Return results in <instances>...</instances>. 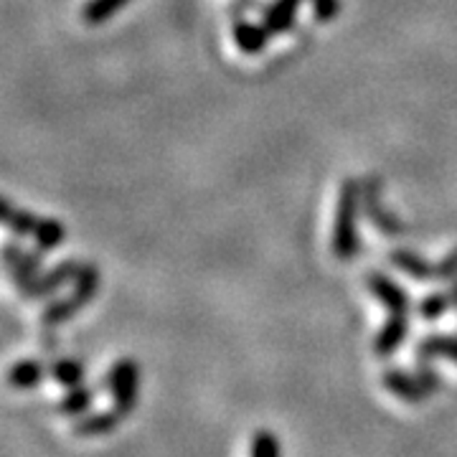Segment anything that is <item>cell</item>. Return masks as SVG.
Returning a JSON list of instances; mask_svg holds the SVG:
<instances>
[{
	"instance_id": "cell-1",
	"label": "cell",
	"mask_w": 457,
	"mask_h": 457,
	"mask_svg": "<svg viewBox=\"0 0 457 457\" xmlns=\"http://www.w3.org/2000/svg\"><path fill=\"white\" fill-rule=\"evenodd\" d=\"M363 198V183L356 179H345L341 183L336 221H333V239L330 249L338 262L356 260L359 254V204Z\"/></svg>"
},
{
	"instance_id": "cell-2",
	"label": "cell",
	"mask_w": 457,
	"mask_h": 457,
	"mask_svg": "<svg viewBox=\"0 0 457 457\" xmlns=\"http://www.w3.org/2000/svg\"><path fill=\"white\" fill-rule=\"evenodd\" d=\"M107 389L112 394V407L125 417L137 407V389H140V366L135 359L114 361L107 374Z\"/></svg>"
},
{
	"instance_id": "cell-3",
	"label": "cell",
	"mask_w": 457,
	"mask_h": 457,
	"mask_svg": "<svg viewBox=\"0 0 457 457\" xmlns=\"http://www.w3.org/2000/svg\"><path fill=\"white\" fill-rule=\"evenodd\" d=\"M44 260L46 254L33 249V252H23L16 245L3 246V262H5V270L13 279V285L18 287V293L26 295L31 290V285L36 282L38 275H44Z\"/></svg>"
},
{
	"instance_id": "cell-4",
	"label": "cell",
	"mask_w": 457,
	"mask_h": 457,
	"mask_svg": "<svg viewBox=\"0 0 457 457\" xmlns=\"http://www.w3.org/2000/svg\"><path fill=\"white\" fill-rule=\"evenodd\" d=\"M363 212H366V219L374 224V228L381 234V237H402L404 231V224L399 221V216L384 206L381 201V180L378 179H366L363 180Z\"/></svg>"
},
{
	"instance_id": "cell-5",
	"label": "cell",
	"mask_w": 457,
	"mask_h": 457,
	"mask_svg": "<svg viewBox=\"0 0 457 457\" xmlns=\"http://www.w3.org/2000/svg\"><path fill=\"white\" fill-rule=\"evenodd\" d=\"M366 285H369V290L374 295L376 300L386 308L389 315H409L411 311V297L409 293L399 285V282H394L389 275H384V272H378V270H371L369 275H366Z\"/></svg>"
},
{
	"instance_id": "cell-6",
	"label": "cell",
	"mask_w": 457,
	"mask_h": 457,
	"mask_svg": "<svg viewBox=\"0 0 457 457\" xmlns=\"http://www.w3.org/2000/svg\"><path fill=\"white\" fill-rule=\"evenodd\" d=\"M381 386L386 392H392L404 404H422V402L429 399V394L425 392L422 381L417 378L414 371H407V369H396V366L386 369L381 374Z\"/></svg>"
},
{
	"instance_id": "cell-7",
	"label": "cell",
	"mask_w": 457,
	"mask_h": 457,
	"mask_svg": "<svg viewBox=\"0 0 457 457\" xmlns=\"http://www.w3.org/2000/svg\"><path fill=\"white\" fill-rule=\"evenodd\" d=\"M409 315H389L386 320H384V326L378 328V333H376L374 338V353L376 359L386 361L392 359L394 353L404 345L409 336Z\"/></svg>"
},
{
	"instance_id": "cell-8",
	"label": "cell",
	"mask_w": 457,
	"mask_h": 457,
	"mask_svg": "<svg viewBox=\"0 0 457 457\" xmlns=\"http://www.w3.org/2000/svg\"><path fill=\"white\" fill-rule=\"evenodd\" d=\"M79 267H82V262L77 260H64L62 264L51 267L49 272H44V275L36 278V282L31 285V290L23 295V297H26V300H44V297H51L59 287H64L66 282H74Z\"/></svg>"
},
{
	"instance_id": "cell-9",
	"label": "cell",
	"mask_w": 457,
	"mask_h": 457,
	"mask_svg": "<svg viewBox=\"0 0 457 457\" xmlns=\"http://www.w3.org/2000/svg\"><path fill=\"white\" fill-rule=\"evenodd\" d=\"M389 262L399 272H404L414 282H437V262L425 260L420 252L407 249V246H396L389 252Z\"/></svg>"
},
{
	"instance_id": "cell-10",
	"label": "cell",
	"mask_w": 457,
	"mask_h": 457,
	"mask_svg": "<svg viewBox=\"0 0 457 457\" xmlns=\"http://www.w3.org/2000/svg\"><path fill=\"white\" fill-rule=\"evenodd\" d=\"M122 420H125V414L117 411L114 407L110 411H87V414L74 420L71 435L74 437H84V440H89V437H104V435L114 432Z\"/></svg>"
},
{
	"instance_id": "cell-11",
	"label": "cell",
	"mask_w": 457,
	"mask_h": 457,
	"mask_svg": "<svg viewBox=\"0 0 457 457\" xmlns=\"http://www.w3.org/2000/svg\"><path fill=\"white\" fill-rule=\"evenodd\" d=\"M231 36H234L237 49L246 56H260L262 51L270 46V38H272V33L264 23H252V21H234Z\"/></svg>"
},
{
	"instance_id": "cell-12",
	"label": "cell",
	"mask_w": 457,
	"mask_h": 457,
	"mask_svg": "<svg viewBox=\"0 0 457 457\" xmlns=\"http://www.w3.org/2000/svg\"><path fill=\"white\" fill-rule=\"evenodd\" d=\"M447 359L457 363V333H429L414 348V361Z\"/></svg>"
},
{
	"instance_id": "cell-13",
	"label": "cell",
	"mask_w": 457,
	"mask_h": 457,
	"mask_svg": "<svg viewBox=\"0 0 457 457\" xmlns=\"http://www.w3.org/2000/svg\"><path fill=\"white\" fill-rule=\"evenodd\" d=\"M300 3H305V0H272V3L262 11V23L270 29L272 36L290 33L295 26V18H297Z\"/></svg>"
},
{
	"instance_id": "cell-14",
	"label": "cell",
	"mask_w": 457,
	"mask_h": 457,
	"mask_svg": "<svg viewBox=\"0 0 457 457\" xmlns=\"http://www.w3.org/2000/svg\"><path fill=\"white\" fill-rule=\"evenodd\" d=\"M46 376H51V369L38 359H26L18 361L16 366H11L8 371V384L13 389H33L38 386Z\"/></svg>"
},
{
	"instance_id": "cell-15",
	"label": "cell",
	"mask_w": 457,
	"mask_h": 457,
	"mask_svg": "<svg viewBox=\"0 0 457 457\" xmlns=\"http://www.w3.org/2000/svg\"><path fill=\"white\" fill-rule=\"evenodd\" d=\"M99 290V270L92 264V262H84L82 267H79V272H77V278H74V290H71V300H74V305L84 311L95 297H97Z\"/></svg>"
},
{
	"instance_id": "cell-16",
	"label": "cell",
	"mask_w": 457,
	"mask_h": 457,
	"mask_svg": "<svg viewBox=\"0 0 457 457\" xmlns=\"http://www.w3.org/2000/svg\"><path fill=\"white\" fill-rule=\"evenodd\" d=\"M66 242V227L62 221H56V219H49V216H41L38 219V224H36V231H33V245L38 252H44V254H49L54 249H59V246Z\"/></svg>"
},
{
	"instance_id": "cell-17",
	"label": "cell",
	"mask_w": 457,
	"mask_h": 457,
	"mask_svg": "<svg viewBox=\"0 0 457 457\" xmlns=\"http://www.w3.org/2000/svg\"><path fill=\"white\" fill-rule=\"evenodd\" d=\"M92 404H95V389L87 386V384H79V386H71L69 389V394L56 404V411L62 417H74L77 420V417L87 414L92 409Z\"/></svg>"
},
{
	"instance_id": "cell-18",
	"label": "cell",
	"mask_w": 457,
	"mask_h": 457,
	"mask_svg": "<svg viewBox=\"0 0 457 457\" xmlns=\"http://www.w3.org/2000/svg\"><path fill=\"white\" fill-rule=\"evenodd\" d=\"M0 219H3L5 227L11 228V234H16V237H33L36 224H38V216H36V213L26 212V209H16V206L11 204V198L3 201Z\"/></svg>"
},
{
	"instance_id": "cell-19",
	"label": "cell",
	"mask_w": 457,
	"mask_h": 457,
	"mask_svg": "<svg viewBox=\"0 0 457 457\" xmlns=\"http://www.w3.org/2000/svg\"><path fill=\"white\" fill-rule=\"evenodd\" d=\"M49 369L51 378H54L59 386H66V389L84 384V376H87V366L77 359H56Z\"/></svg>"
},
{
	"instance_id": "cell-20",
	"label": "cell",
	"mask_w": 457,
	"mask_h": 457,
	"mask_svg": "<svg viewBox=\"0 0 457 457\" xmlns=\"http://www.w3.org/2000/svg\"><path fill=\"white\" fill-rule=\"evenodd\" d=\"M130 0H89L82 8V21L87 26H102L114 18Z\"/></svg>"
},
{
	"instance_id": "cell-21",
	"label": "cell",
	"mask_w": 457,
	"mask_h": 457,
	"mask_svg": "<svg viewBox=\"0 0 457 457\" xmlns=\"http://www.w3.org/2000/svg\"><path fill=\"white\" fill-rule=\"evenodd\" d=\"M77 312H79V308H77L74 300L66 295V297H59V300H54V303H49V305L44 308V312H41V323L46 328H59L64 326V323H69Z\"/></svg>"
},
{
	"instance_id": "cell-22",
	"label": "cell",
	"mask_w": 457,
	"mask_h": 457,
	"mask_svg": "<svg viewBox=\"0 0 457 457\" xmlns=\"http://www.w3.org/2000/svg\"><path fill=\"white\" fill-rule=\"evenodd\" d=\"M249 457H282L278 435L272 429H257L249 445Z\"/></svg>"
},
{
	"instance_id": "cell-23",
	"label": "cell",
	"mask_w": 457,
	"mask_h": 457,
	"mask_svg": "<svg viewBox=\"0 0 457 457\" xmlns=\"http://www.w3.org/2000/svg\"><path fill=\"white\" fill-rule=\"evenodd\" d=\"M447 311H453V308H450V303H447V297H445V290L427 295L425 300L417 305L420 318H422V320H427V323H435V320H440L442 315H445Z\"/></svg>"
},
{
	"instance_id": "cell-24",
	"label": "cell",
	"mask_w": 457,
	"mask_h": 457,
	"mask_svg": "<svg viewBox=\"0 0 457 457\" xmlns=\"http://www.w3.org/2000/svg\"><path fill=\"white\" fill-rule=\"evenodd\" d=\"M414 374H417V378L422 381V386H425V392L429 394V396L442 389V378H440V371L435 369V361H417Z\"/></svg>"
},
{
	"instance_id": "cell-25",
	"label": "cell",
	"mask_w": 457,
	"mask_h": 457,
	"mask_svg": "<svg viewBox=\"0 0 457 457\" xmlns=\"http://www.w3.org/2000/svg\"><path fill=\"white\" fill-rule=\"evenodd\" d=\"M341 13V0H312V16L318 23H330Z\"/></svg>"
},
{
	"instance_id": "cell-26",
	"label": "cell",
	"mask_w": 457,
	"mask_h": 457,
	"mask_svg": "<svg viewBox=\"0 0 457 457\" xmlns=\"http://www.w3.org/2000/svg\"><path fill=\"white\" fill-rule=\"evenodd\" d=\"M457 278V246L437 262V282H453Z\"/></svg>"
},
{
	"instance_id": "cell-27",
	"label": "cell",
	"mask_w": 457,
	"mask_h": 457,
	"mask_svg": "<svg viewBox=\"0 0 457 457\" xmlns=\"http://www.w3.org/2000/svg\"><path fill=\"white\" fill-rule=\"evenodd\" d=\"M445 297H447V303H450V308H457V278L453 279V285L445 290Z\"/></svg>"
}]
</instances>
